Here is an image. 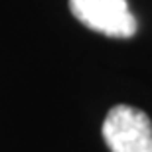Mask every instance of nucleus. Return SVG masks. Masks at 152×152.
Listing matches in <instances>:
<instances>
[{"label":"nucleus","instance_id":"f03ea898","mask_svg":"<svg viewBox=\"0 0 152 152\" xmlns=\"http://www.w3.org/2000/svg\"><path fill=\"white\" fill-rule=\"evenodd\" d=\"M69 10L87 28L111 38H132L136 32L126 0H69Z\"/></svg>","mask_w":152,"mask_h":152},{"label":"nucleus","instance_id":"f257e3e1","mask_svg":"<svg viewBox=\"0 0 152 152\" xmlns=\"http://www.w3.org/2000/svg\"><path fill=\"white\" fill-rule=\"evenodd\" d=\"M103 138L111 152H152V123L138 109L117 105L105 117Z\"/></svg>","mask_w":152,"mask_h":152}]
</instances>
